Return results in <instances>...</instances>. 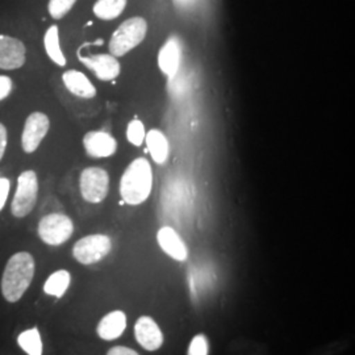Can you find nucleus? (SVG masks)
<instances>
[{
  "instance_id": "f257e3e1",
  "label": "nucleus",
  "mask_w": 355,
  "mask_h": 355,
  "mask_svg": "<svg viewBox=\"0 0 355 355\" xmlns=\"http://www.w3.org/2000/svg\"><path fill=\"white\" fill-rule=\"evenodd\" d=\"M35 277V259L26 252L12 255L4 268L1 292L7 302L16 303L26 293Z\"/></svg>"
},
{
  "instance_id": "f03ea898",
  "label": "nucleus",
  "mask_w": 355,
  "mask_h": 355,
  "mask_svg": "<svg viewBox=\"0 0 355 355\" xmlns=\"http://www.w3.org/2000/svg\"><path fill=\"white\" fill-rule=\"evenodd\" d=\"M153 190V170L146 158H137L128 166L120 180L124 203L139 205L148 200Z\"/></svg>"
},
{
  "instance_id": "7ed1b4c3",
  "label": "nucleus",
  "mask_w": 355,
  "mask_h": 355,
  "mask_svg": "<svg viewBox=\"0 0 355 355\" xmlns=\"http://www.w3.org/2000/svg\"><path fill=\"white\" fill-rule=\"evenodd\" d=\"M148 33V23L144 17L136 16L125 20L121 26H119L110 40V51L114 57H123L146 37Z\"/></svg>"
},
{
  "instance_id": "20e7f679",
  "label": "nucleus",
  "mask_w": 355,
  "mask_h": 355,
  "mask_svg": "<svg viewBox=\"0 0 355 355\" xmlns=\"http://www.w3.org/2000/svg\"><path fill=\"white\" fill-rule=\"evenodd\" d=\"M37 195V175L33 170H26L17 179V190L11 205L12 215L17 218L29 215L36 205Z\"/></svg>"
},
{
  "instance_id": "39448f33",
  "label": "nucleus",
  "mask_w": 355,
  "mask_h": 355,
  "mask_svg": "<svg viewBox=\"0 0 355 355\" xmlns=\"http://www.w3.org/2000/svg\"><path fill=\"white\" fill-rule=\"evenodd\" d=\"M74 232V224L69 216L51 214L44 216L38 223V236L51 246H60L67 241Z\"/></svg>"
},
{
  "instance_id": "423d86ee",
  "label": "nucleus",
  "mask_w": 355,
  "mask_h": 355,
  "mask_svg": "<svg viewBox=\"0 0 355 355\" xmlns=\"http://www.w3.org/2000/svg\"><path fill=\"white\" fill-rule=\"evenodd\" d=\"M112 249V242L108 236L91 234L80 239L73 249V255L82 265H92L101 262Z\"/></svg>"
},
{
  "instance_id": "0eeeda50",
  "label": "nucleus",
  "mask_w": 355,
  "mask_h": 355,
  "mask_svg": "<svg viewBox=\"0 0 355 355\" xmlns=\"http://www.w3.org/2000/svg\"><path fill=\"white\" fill-rule=\"evenodd\" d=\"M80 193L89 203H102L110 191V177L101 167H87L80 174Z\"/></svg>"
},
{
  "instance_id": "6e6552de",
  "label": "nucleus",
  "mask_w": 355,
  "mask_h": 355,
  "mask_svg": "<svg viewBox=\"0 0 355 355\" xmlns=\"http://www.w3.org/2000/svg\"><path fill=\"white\" fill-rule=\"evenodd\" d=\"M51 128L49 117L42 112H33L26 119L23 136H21V146L24 152L35 153L37 150L41 141L46 136Z\"/></svg>"
},
{
  "instance_id": "1a4fd4ad",
  "label": "nucleus",
  "mask_w": 355,
  "mask_h": 355,
  "mask_svg": "<svg viewBox=\"0 0 355 355\" xmlns=\"http://www.w3.org/2000/svg\"><path fill=\"white\" fill-rule=\"evenodd\" d=\"M79 61L89 69L101 80H112L120 76L121 66L117 58L112 54H95V55H82L78 51Z\"/></svg>"
},
{
  "instance_id": "9d476101",
  "label": "nucleus",
  "mask_w": 355,
  "mask_h": 355,
  "mask_svg": "<svg viewBox=\"0 0 355 355\" xmlns=\"http://www.w3.org/2000/svg\"><path fill=\"white\" fill-rule=\"evenodd\" d=\"M26 45L11 36L0 35V69L16 70L26 64Z\"/></svg>"
},
{
  "instance_id": "9b49d317",
  "label": "nucleus",
  "mask_w": 355,
  "mask_h": 355,
  "mask_svg": "<svg viewBox=\"0 0 355 355\" xmlns=\"http://www.w3.org/2000/svg\"><path fill=\"white\" fill-rule=\"evenodd\" d=\"M135 336L137 343L148 352H155L164 345L162 330L149 316H142L137 320L135 325Z\"/></svg>"
},
{
  "instance_id": "f8f14e48",
  "label": "nucleus",
  "mask_w": 355,
  "mask_h": 355,
  "mask_svg": "<svg viewBox=\"0 0 355 355\" xmlns=\"http://www.w3.org/2000/svg\"><path fill=\"white\" fill-rule=\"evenodd\" d=\"M83 146L89 157L105 158L114 155L117 150V142L114 137L101 130H91L83 137Z\"/></svg>"
},
{
  "instance_id": "ddd939ff",
  "label": "nucleus",
  "mask_w": 355,
  "mask_h": 355,
  "mask_svg": "<svg viewBox=\"0 0 355 355\" xmlns=\"http://www.w3.org/2000/svg\"><path fill=\"white\" fill-rule=\"evenodd\" d=\"M157 241L161 246V249L173 259H175L178 262H183L187 259L189 257L187 246L174 229L170 227L159 229L157 233Z\"/></svg>"
},
{
  "instance_id": "4468645a",
  "label": "nucleus",
  "mask_w": 355,
  "mask_h": 355,
  "mask_svg": "<svg viewBox=\"0 0 355 355\" xmlns=\"http://www.w3.org/2000/svg\"><path fill=\"white\" fill-rule=\"evenodd\" d=\"M127 328V316L121 311H114L101 320L98 325V334L105 341L119 338Z\"/></svg>"
},
{
  "instance_id": "2eb2a0df",
  "label": "nucleus",
  "mask_w": 355,
  "mask_h": 355,
  "mask_svg": "<svg viewBox=\"0 0 355 355\" xmlns=\"http://www.w3.org/2000/svg\"><path fill=\"white\" fill-rule=\"evenodd\" d=\"M66 89H69L73 95L83 99H92L96 95L95 86L89 82V78L80 71L69 70L62 76Z\"/></svg>"
},
{
  "instance_id": "dca6fc26",
  "label": "nucleus",
  "mask_w": 355,
  "mask_h": 355,
  "mask_svg": "<svg viewBox=\"0 0 355 355\" xmlns=\"http://www.w3.org/2000/svg\"><path fill=\"white\" fill-rule=\"evenodd\" d=\"M180 61V51L179 44L175 38H170L166 41L165 45L158 54V64L159 69L165 73L166 76L173 78L177 74Z\"/></svg>"
},
{
  "instance_id": "f3484780",
  "label": "nucleus",
  "mask_w": 355,
  "mask_h": 355,
  "mask_svg": "<svg viewBox=\"0 0 355 355\" xmlns=\"http://www.w3.org/2000/svg\"><path fill=\"white\" fill-rule=\"evenodd\" d=\"M145 141L152 155L153 161L159 165L165 164L168 157V142L165 135L158 129H153L145 136Z\"/></svg>"
},
{
  "instance_id": "a211bd4d",
  "label": "nucleus",
  "mask_w": 355,
  "mask_h": 355,
  "mask_svg": "<svg viewBox=\"0 0 355 355\" xmlns=\"http://www.w3.org/2000/svg\"><path fill=\"white\" fill-rule=\"evenodd\" d=\"M44 45H45V51L48 53L49 58L54 64L58 66H64L66 64V58H64V53L61 51L60 46V32H58V26H51L44 37Z\"/></svg>"
},
{
  "instance_id": "6ab92c4d",
  "label": "nucleus",
  "mask_w": 355,
  "mask_h": 355,
  "mask_svg": "<svg viewBox=\"0 0 355 355\" xmlns=\"http://www.w3.org/2000/svg\"><path fill=\"white\" fill-rule=\"evenodd\" d=\"M70 280H71V277H70L69 271L58 270L54 274H51L48 280L45 282L44 291L48 295L55 296L57 299H61L70 286Z\"/></svg>"
},
{
  "instance_id": "aec40b11",
  "label": "nucleus",
  "mask_w": 355,
  "mask_h": 355,
  "mask_svg": "<svg viewBox=\"0 0 355 355\" xmlns=\"http://www.w3.org/2000/svg\"><path fill=\"white\" fill-rule=\"evenodd\" d=\"M128 0H98L94 4V13L102 20H114L127 7Z\"/></svg>"
},
{
  "instance_id": "412c9836",
  "label": "nucleus",
  "mask_w": 355,
  "mask_h": 355,
  "mask_svg": "<svg viewBox=\"0 0 355 355\" xmlns=\"http://www.w3.org/2000/svg\"><path fill=\"white\" fill-rule=\"evenodd\" d=\"M17 343L26 354L42 355V343H41V336H40L37 328H32V329L23 331L19 336Z\"/></svg>"
},
{
  "instance_id": "4be33fe9",
  "label": "nucleus",
  "mask_w": 355,
  "mask_h": 355,
  "mask_svg": "<svg viewBox=\"0 0 355 355\" xmlns=\"http://www.w3.org/2000/svg\"><path fill=\"white\" fill-rule=\"evenodd\" d=\"M76 3V0H51L48 10L53 19L60 20L71 11Z\"/></svg>"
},
{
  "instance_id": "5701e85b",
  "label": "nucleus",
  "mask_w": 355,
  "mask_h": 355,
  "mask_svg": "<svg viewBox=\"0 0 355 355\" xmlns=\"http://www.w3.org/2000/svg\"><path fill=\"white\" fill-rule=\"evenodd\" d=\"M145 127L141 123L140 120H133L127 129V137L130 144H133L135 146H141L145 141Z\"/></svg>"
},
{
  "instance_id": "b1692460",
  "label": "nucleus",
  "mask_w": 355,
  "mask_h": 355,
  "mask_svg": "<svg viewBox=\"0 0 355 355\" xmlns=\"http://www.w3.org/2000/svg\"><path fill=\"white\" fill-rule=\"evenodd\" d=\"M189 355H208V340L204 334H196L189 347Z\"/></svg>"
},
{
  "instance_id": "393cba45",
  "label": "nucleus",
  "mask_w": 355,
  "mask_h": 355,
  "mask_svg": "<svg viewBox=\"0 0 355 355\" xmlns=\"http://www.w3.org/2000/svg\"><path fill=\"white\" fill-rule=\"evenodd\" d=\"M11 187V182L7 178H0V211L4 208L7 198H8V192Z\"/></svg>"
},
{
  "instance_id": "a878e982",
  "label": "nucleus",
  "mask_w": 355,
  "mask_h": 355,
  "mask_svg": "<svg viewBox=\"0 0 355 355\" xmlns=\"http://www.w3.org/2000/svg\"><path fill=\"white\" fill-rule=\"evenodd\" d=\"M12 91V80L11 78L0 76V101L6 99Z\"/></svg>"
},
{
  "instance_id": "bb28decb",
  "label": "nucleus",
  "mask_w": 355,
  "mask_h": 355,
  "mask_svg": "<svg viewBox=\"0 0 355 355\" xmlns=\"http://www.w3.org/2000/svg\"><path fill=\"white\" fill-rule=\"evenodd\" d=\"M7 140H8V133L6 127L0 123V161L4 157L6 153V148H7Z\"/></svg>"
},
{
  "instance_id": "cd10ccee",
  "label": "nucleus",
  "mask_w": 355,
  "mask_h": 355,
  "mask_svg": "<svg viewBox=\"0 0 355 355\" xmlns=\"http://www.w3.org/2000/svg\"><path fill=\"white\" fill-rule=\"evenodd\" d=\"M107 355H140L137 352H135L133 349H129L125 346H114L112 347Z\"/></svg>"
}]
</instances>
